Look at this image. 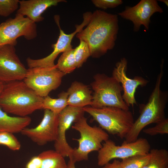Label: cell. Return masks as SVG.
Returning <instances> with one entry per match:
<instances>
[{
  "label": "cell",
  "instance_id": "cell-1",
  "mask_svg": "<svg viewBox=\"0 0 168 168\" xmlns=\"http://www.w3.org/2000/svg\"><path fill=\"white\" fill-rule=\"evenodd\" d=\"M118 30L117 15L97 10L92 13L86 27L76 35L87 44L91 56L98 58L114 48Z\"/></svg>",
  "mask_w": 168,
  "mask_h": 168
},
{
  "label": "cell",
  "instance_id": "cell-2",
  "mask_svg": "<svg viewBox=\"0 0 168 168\" xmlns=\"http://www.w3.org/2000/svg\"><path fill=\"white\" fill-rule=\"evenodd\" d=\"M43 99L23 80L13 81L5 83L0 95V107L7 113L26 117L42 109Z\"/></svg>",
  "mask_w": 168,
  "mask_h": 168
},
{
  "label": "cell",
  "instance_id": "cell-3",
  "mask_svg": "<svg viewBox=\"0 0 168 168\" xmlns=\"http://www.w3.org/2000/svg\"><path fill=\"white\" fill-rule=\"evenodd\" d=\"M164 61L161 65V71L157 76L155 87L147 102L140 107V114L134 121L133 125L125 138L124 142H130L136 141L144 128L152 123H157L166 118L165 110L168 100L166 91H162L161 84L163 76Z\"/></svg>",
  "mask_w": 168,
  "mask_h": 168
},
{
  "label": "cell",
  "instance_id": "cell-4",
  "mask_svg": "<svg viewBox=\"0 0 168 168\" xmlns=\"http://www.w3.org/2000/svg\"><path fill=\"white\" fill-rule=\"evenodd\" d=\"M82 108L101 128L121 139L125 138L134 121L133 114L129 110L113 107L97 108L86 106Z\"/></svg>",
  "mask_w": 168,
  "mask_h": 168
},
{
  "label": "cell",
  "instance_id": "cell-5",
  "mask_svg": "<svg viewBox=\"0 0 168 168\" xmlns=\"http://www.w3.org/2000/svg\"><path fill=\"white\" fill-rule=\"evenodd\" d=\"M91 85L93 92L91 106L97 108L113 107L129 110L122 97L121 84L112 76L97 74Z\"/></svg>",
  "mask_w": 168,
  "mask_h": 168
},
{
  "label": "cell",
  "instance_id": "cell-6",
  "mask_svg": "<svg viewBox=\"0 0 168 168\" xmlns=\"http://www.w3.org/2000/svg\"><path fill=\"white\" fill-rule=\"evenodd\" d=\"M72 128L80 135V138L74 139L78 142V146L73 148L72 156L69 157L76 162L87 160L90 153L98 151L102 147V142L109 139V135L104 130L100 127L89 125L84 115L74 123Z\"/></svg>",
  "mask_w": 168,
  "mask_h": 168
},
{
  "label": "cell",
  "instance_id": "cell-7",
  "mask_svg": "<svg viewBox=\"0 0 168 168\" xmlns=\"http://www.w3.org/2000/svg\"><path fill=\"white\" fill-rule=\"evenodd\" d=\"M65 75L56 65L51 67H36L27 69L23 81L38 95L44 98L60 86Z\"/></svg>",
  "mask_w": 168,
  "mask_h": 168
},
{
  "label": "cell",
  "instance_id": "cell-8",
  "mask_svg": "<svg viewBox=\"0 0 168 168\" xmlns=\"http://www.w3.org/2000/svg\"><path fill=\"white\" fill-rule=\"evenodd\" d=\"M150 148V143L145 138H140L130 142H123L121 146H117L113 141L108 139L98 151V164L103 166L113 159L122 160L135 155L147 154Z\"/></svg>",
  "mask_w": 168,
  "mask_h": 168
},
{
  "label": "cell",
  "instance_id": "cell-9",
  "mask_svg": "<svg viewBox=\"0 0 168 168\" xmlns=\"http://www.w3.org/2000/svg\"><path fill=\"white\" fill-rule=\"evenodd\" d=\"M37 35L35 23L18 13L15 18H10L0 24V45L10 44L15 46L19 37L23 36L31 40Z\"/></svg>",
  "mask_w": 168,
  "mask_h": 168
},
{
  "label": "cell",
  "instance_id": "cell-10",
  "mask_svg": "<svg viewBox=\"0 0 168 168\" xmlns=\"http://www.w3.org/2000/svg\"><path fill=\"white\" fill-rule=\"evenodd\" d=\"M15 47L10 44L0 45V81L5 83L23 80L27 72L16 54Z\"/></svg>",
  "mask_w": 168,
  "mask_h": 168
},
{
  "label": "cell",
  "instance_id": "cell-11",
  "mask_svg": "<svg viewBox=\"0 0 168 168\" xmlns=\"http://www.w3.org/2000/svg\"><path fill=\"white\" fill-rule=\"evenodd\" d=\"M92 14L90 12H86L83 14V20L82 23L75 25L76 30L70 34H66L61 29L59 24V16H54L55 21L59 29V35L57 42L52 45L53 49V52L49 55L40 59H35L34 62L35 65L37 67H51L54 66V61L58 54L72 49L71 44L72 40L76 34L83 29L89 22Z\"/></svg>",
  "mask_w": 168,
  "mask_h": 168
},
{
  "label": "cell",
  "instance_id": "cell-12",
  "mask_svg": "<svg viewBox=\"0 0 168 168\" xmlns=\"http://www.w3.org/2000/svg\"><path fill=\"white\" fill-rule=\"evenodd\" d=\"M82 108L68 105L58 114L57 136L54 141L55 150L64 157H71L73 151L67 142L66 132L72 124L84 115Z\"/></svg>",
  "mask_w": 168,
  "mask_h": 168
},
{
  "label": "cell",
  "instance_id": "cell-13",
  "mask_svg": "<svg viewBox=\"0 0 168 168\" xmlns=\"http://www.w3.org/2000/svg\"><path fill=\"white\" fill-rule=\"evenodd\" d=\"M43 118L36 127H26L21 132L33 142L40 146L55 141L57 138L58 114L48 109L44 110Z\"/></svg>",
  "mask_w": 168,
  "mask_h": 168
},
{
  "label": "cell",
  "instance_id": "cell-14",
  "mask_svg": "<svg viewBox=\"0 0 168 168\" xmlns=\"http://www.w3.org/2000/svg\"><path fill=\"white\" fill-rule=\"evenodd\" d=\"M163 10L156 0H141L133 7L126 6L125 10L118 13L124 19L131 21L133 31H138L141 25L147 30L149 29L151 16L156 12L162 13Z\"/></svg>",
  "mask_w": 168,
  "mask_h": 168
},
{
  "label": "cell",
  "instance_id": "cell-15",
  "mask_svg": "<svg viewBox=\"0 0 168 168\" xmlns=\"http://www.w3.org/2000/svg\"><path fill=\"white\" fill-rule=\"evenodd\" d=\"M127 62L125 58L121 59L116 64L112 77L121 84L123 91V99L129 107L137 104L135 94L137 87L146 86L149 81L139 76H136L133 79L128 78L126 74Z\"/></svg>",
  "mask_w": 168,
  "mask_h": 168
},
{
  "label": "cell",
  "instance_id": "cell-16",
  "mask_svg": "<svg viewBox=\"0 0 168 168\" xmlns=\"http://www.w3.org/2000/svg\"><path fill=\"white\" fill-rule=\"evenodd\" d=\"M65 0H29L19 1L20 7L17 13L26 16L35 22L42 21V14L49 7L56 6Z\"/></svg>",
  "mask_w": 168,
  "mask_h": 168
},
{
  "label": "cell",
  "instance_id": "cell-17",
  "mask_svg": "<svg viewBox=\"0 0 168 168\" xmlns=\"http://www.w3.org/2000/svg\"><path fill=\"white\" fill-rule=\"evenodd\" d=\"M68 105L83 108L92 103L91 91L88 86L77 81L73 82L67 92Z\"/></svg>",
  "mask_w": 168,
  "mask_h": 168
},
{
  "label": "cell",
  "instance_id": "cell-18",
  "mask_svg": "<svg viewBox=\"0 0 168 168\" xmlns=\"http://www.w3.org/2000/svg\"><path fill=\"white\" fill-rule=\"evenodd\" d=\"M31 119L28 116L12 117L8 115L0 107V132L12 133L21 132L30 123Z\"/></svg>",
  "mask_w": 168,
  "mask_h": 168
},
{
  "label": "cell",
  "instance_id": "cell-19",
  "mask_svg": "<svg viewBox=\"0 0 168 168\" xmlns=\"http://www.w3.org/2000/svg\"><path fill=\"white\" fill-rule=\"evenodd\" d=\"M38 156L42 161L40 168H68L64 157L55 150L44 151Z\"/></svg>",
  "mask_w": 168,
  "mask_h": 168
},
{
  "label": "cell",
  "instance_id": "cell-20",
  "mask_svg": "<svg viewBox=\"0 0 168 168\" xmlns=\"http://www.w3.org/2000/svg\"><path fill=\"white\" fill-rule=\"evenodd\" d=\"M68 94L62 92L58 95V98H53L48 96L44 98L42 109H48L58 114L68 105Z\"/></svg>",
  "mask_w": 168,
  "mask_h": 168
},
{
  "label": "cell",
  "instance_id": "cell-21",
  "mask_svg": "<svg viewBox=\"0 0 168 168\" xmlns=\"http://www.w3.org/2000/svg\"><path fill=\"white\" fill-rule=\"evenodd\" d=\"M150 157L142 168H167L168 152L165 149H153L150 151Z\"/></svg>",
  "mask_w": 168,
  "mask_h": 168
},
{
  "label": "cell",
  "instance_id": "cell-22",
  "mask_svg": "<svg viewBox=\"0 0 168 168\" xmlns=\"http://www.w3.org/2000/svg\"><path fill=\"white\" fill-rule=\"evenodd\" d=\"M56 67L65 75L73 72L76 68L74 49L63 53L58 59Z\"/></svg>",
  "mask_w": 168,
  "mask_h": 168
},
{
  "label": "cell",
  "instance_id": "cell-23",
  "mask_svg": "<svg viewBox=\"0 0 168 168\" xmlns=\"http://www.w3.org/2000/svg\"><path fill=\"white\" fill-rule=\"evenodd\" d=\"M151 156L150 152L146 155H138L122 160L121 168H142L148 162Z\"/></svg>",
  "mask_w": 168,
  "mask_h": 168
},
{
  "label": "cell",
  "instance_id": "cell-24",
  "mask_svg": "<svg viewBox=\"0 0 168 168\" xmlns=\"http://www.w3.org/2000/svg\"><path fill=\"white\" fill-rule=\"evenodd\" d=\"M78 46L74 49V54L77 68L81 67L83 63L91 56L90 50L87 44L85 41L80 40Z\"/></svg>",
  "mask_w": 168,
  "mask_h": 168
},
{
  "label": "cell",
  "instance_id": "cell-25",
  "mask_svg": "<svg viewBox=\"0 0 168 168\" xmlns=\"http://www.w3.org/2000/svg\"><path fill=\"white\" fill-rule=\"evenodd\" d=\"M6 146L13 151L19 150L21 147L20 142L12 133L0 132V145Z\"/></svg>",
  "mask_w": 168,
  "mask_h": 168
},
{
  "label": "cell",
  "instance_id": "cell-26",
  "mask_svg": "<svg viewBox=\"0 0 168 168\" xmlns=\"http://www.w3.org/2000/svg\"><path fill=\"white\" fill-rule=\"evenodd\" d=\"M19 0H0V16L7 17L18 8Z\"/></svg>",
  "mask_w": 168,
  "mask_h": 168
},
{
  "label": "cell",
  "instance_id": "cell-27",
  "mask_svg": "<svg viewBox=\"0 0 168 168\" xmlns=\"http://www.w3.org/2000/svg\"><path fill=\"white\" fill-rule=\"evenodd\" d=\"M142 131L145 133L150 136L167 134L168 119L166 118L161 122L156 123L154 126L143 129Z\"/></svg>",
  "mask_w": 168,
  "mask_h": 168
},
{
  "label": "cell",
  "instance_id": "cell-28",
  "mask_svg": "<svg viewBox=\"0 0 168 168\" xmlns=\"http://www.w3.org/2000/svg\"><path fill=\"white\" fill-rule=\"evenodd\" d=\"M91 2L96 7L104 10L115 8L123 3L121 0H92Z\"/></svg>",
  "mask_w": 168,
  "mask_h": 168
},
{
  "label": "cell",
  "instance_id": "cell-29",
  "mask_svg": "<svg viewBox=\"0 0 168 168\" xmlns=\"http://www.w3.org/2000/svg\"><path fill=\"white\" fill-rule=\"evenodd\" d=\"M41 162L39 156H33L27 163L26 168H40Z\"/></svg>",
  "mask_w": 168,
  "mask_h": 168
},
{
  "label": "cell",
  "instance_id": "cell-30",
  "mask_svg": "<svg viewBox=\"0 0 168 168\" xmlns=\"http://www.w3.org/2000/svg\"><path fill=\"white\" fill-rule=\"evenodd\" d=\"M103 166V168H121L120 161L116 159L112 162H109Z\"/></svg>",
  "mask_w": 168,
  "mask_h": 168
},
{
  "label": "cell",
  "instance_id": "cell-31",
  "mask_svg": "<svg viewBox=\"0 0 168 168\" xmlns=\"http://www.w3.org/2000/svg\"><path fill=\"white\" fill-rule=\"evenodd\" d=\"M69 158V160L67 164L68 168H76L75 166L76 162L72 158L70 157Z\"/></svg>",
  "mask_w": 168,
  "mask_h": 168
},
{
  "label": "cell",
  "instance_id": "cell-32",
  "mask_svg": "<svg viewBox=\"0 0 168 168\" xmlns=\"http://www.w3.org/2000/svg\"><path fill=\"white\" fill-rule=\"evenodd\" d=\"M5 83L0 81V95L4 88Z\"/></svg>",
  "mask_w": 168,
  "mask_h": 168
},
{
  "label": "cell",
  "instance_id": "cell-33",
  "mask_svg": "<svg viewBox=\"0 0 168 168\" xmlns=\"http://www.w3.org/2000/svg\"><path fill=\"white\" fill-rule=\"evenodd\" d=\"M159 1L162 2L164 3L167 7L168 6V0H160Z\"/></svg>",
  "mask_w": 168,
  "mask_h": 168
},
{
  "label": "cell",
  "instance_id": "cell-34",
  "mask_svg": "<svg viewBox=\"0 0 168 168\" xmlns=\"http://www.w3.org/2000/svg\"><path fill=\"white\" fill-rule=\"evenodd\" d=\"M167 168H168V167H167Z\"/></svg>",
  "mask_w": 168,
  "mask_h": 168
},
{
  "label": "cell",
  "instance_id": "cell-35",
  "mask_svg": "<svg viewBox=\"0 0 168 168\" xmlns=\"http://www.w3.org/2000/svg\"></svg>",
  "mask_w": 168,
  "mask_h": 168
}]
</instances>
